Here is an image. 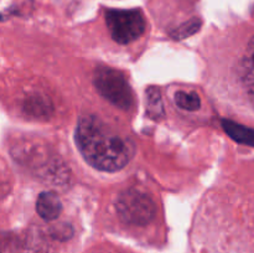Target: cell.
Returning a JSON list of instances; mask_svg holds the SVG:
<instances>
[{"mask_svg":"<svg viewBox=\"0 0 254 253\" xmlns=\"http://www.w3.org/2000/svg\"><path fill=\"white\" fill-rule=\"evenodd\" d=\"M36 211L45 221L56 220L62 211V203L57 193L52 191L40 193L36 201Z\"/></svg>","mask_w":254,"mask_h":253,"instance_id":"5","label":"cell"},{"mask_svg":"<svg viewBox=\"0 0 254 253\" xmlns=\"http://www.w3.org/2000/svg\"><path fill=\"white\" fill-rule=\"evenodd\" d=\"M93 82L97 91L116 107L124 111L133 107V91L123 73L111 67H99L96 69Z\"/></svg>","mask_w":254,"mask_h":253,"instance_id":"2","label":"cell"},{"mask_svg":"<svg viewBox=\"0 0 254 253\" xmlns=\"http://www.w3.org/2000/svg\"><path fill=\"white\" fill-rule=\"evenodd\" d=\"M76 143L84 160L97 170L114 173L131 160L134 145L94 116L82 117L76 128Z\"/></svg>","mask_w":254,"mask_h":253,"instance_id":"1","label":"cell"},{"mask_svg":"<svg viewBox=\"0 0 254 253\" xmlns=\"http://www.w3.org/2000/svg\"><path fill=\"white\" fill-rule=\"evenodd\" d=\"M241 71H242V82L245 84L246 91L251 101L254 103V36L250 40L246 47L242 63H241Z\"/></svg>","mask_w":254,"mask_h":253,"instance_id":"6","label":"cell"},{"mask_svg":"<svg viewBox=\"0 0 254 253\" xmlns=\"http://www.w3.org/2000/svg\"><path fill=\"white\" fill-rule=\"evenodd\" d=\"M116 210L123 222L134 226H145L155 216V203L146 193L130 189L118 196Z\"/></svg>","mask_w":254,"mask_h":253,"instance_id":"3","label":"cell"},{"mask_svg":"<svg viewBox=\"0 0 254 253\" xmlns=\"http://www.w3.org/2000/svg\"><path fill=\"white\" fill-rule=\"evenodd\" d=\"M174 101H175L176 106L179 108L185 109V111H196L201 106L200 97L195 92H176L175 97H174Z\"/></svg>","mask_w":254,"mask_h":253,"instance_id":"9","label":"cell"},{"mask_svg":"<svg viewBox=\"0 0 254 253\" xmlns=\"http://www.w3.org/2000/svg\"><path fill=\"white\" fill-rule=\"evenodd\" d=\"M106 24L112 39L122 45L136 40L145 30L143 14L136 9L107 10Z\"/></svg>","mask_w":254,"mask_h":253,"instance_id":"4","label":"cell"},{"mask_svg":"<svg viewBox=\"0 0 254 253\" xmlns=\"http://www.w3.org/2000/svg\"><path fill=\"white\" fill-rule=\"evenodd\" d=\"M201 26V20L200 19H191L188 22L181 25L180 27H178V30H175L173 36L175 39H185V37L190 36V35L195 34L196 31H198Z\"/></svg>","mask_w":254,"mask_h":253,"instance_id":"10","label":"cell"},{"mask_svg":"<svg viewBox=\"0 0 254 253\" xmlns=\"http://www.w3.org/2000/svg\"><path fill=\"white\" fill-rule=\"evenodd\" d=\"M146 113L154 119L161 118L165 113L161 93L155 87H149L146 89Z\"/></svg>","mask_w":254,"mask_h":253,"instance_id":"8","label":"cell"},{"mask_svg":"<svg viewBox=\"0 0 254 253\" xmlns=\"http://www.w3.org/2000/svg\"><path fill=\"white\" fill-rule=\"evenodd\" d=\"M223 130L237 143L246 144V145L254 148V129L238 124L233 121L223 119L222 121Z\"/></svg>","mask_w":254,"mask_h":253,"instance_id":"7","label":"cell"}]
</instances>
